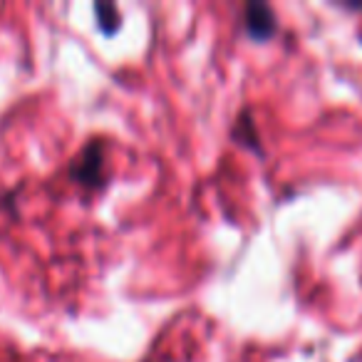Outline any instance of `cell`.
Returning <instances> with one entry per match:
<instances>
[{"mask_svg": "<svg viewBox=\"0 0 362 362\" xmlns=\"http://www.w3.org/2000/svg\"><path fill=\"white\" fill-rule=\"evenodd\" d=\"M72 176H75V181H80L82 187L90 189H97L105 184V154H102L100 141H92V144L85 146L80 159L72 166Z\"/></svg>", "mask_w": 362, "mask_h": 362, "instance_id": "1", "label": "cell"}, {"mask_svg": "<svg viewBox=\"0 0 362 362\" xmlns=\"http://www.w3.org/2000/svg\"><path fill=\"white\" fill-rule=\"evenodd\" d=\"M243 18H246V30L253 40H271L276 35V16H273L271 6H266V3H248Z\"/></svg>", "mask_w": 362, "mask_h": 362, "instance_id": "2", "label": "cell"}, {"mask_svg": "<svg viewBox=\"0 0 362 362\" xmlns=\"http://www.w3.org/2000/svg\"><path fill=\"white\" fill-rule=\"evenodd\" d=\"M95 13H97V21H100L102 33H107V35H115L122 28V16L117 11V6H112V3H97Z\"/></svg>", "mask_w": 362, "mask_h": 362, "instance_id": "3", "label": "cell"}, {"mask_svg": "<svg viewBox=\"0 0 362 362\" xmlns=\"http://www.w3.org/2000/svg\"><path fill=\"white\" fill-rule=\"evenodd\" d=\"M233 136H236V141H241V144H248L253 146V149H258V136H256V129H253V119L251 115H241V119H238V127L233 129Z\"/></svg>", "mask_w": 362, "mask_h": 362, "instance_id": "4", "label": "cell"}]
</instances>
